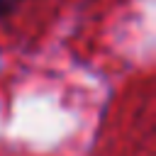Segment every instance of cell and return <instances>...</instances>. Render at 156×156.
Masks as SVG:
<instances>
[{
    "label": "cell",
    "instance_id": "6da1fadb",
    "mask_svg": "<svg viewBox=\"0 0 156 156\" xmlns=\"http://www.w3.org/2000/svg\"><path fill=\"white\" fill-rule=\"evenodd\" d=\"M15 5H17V0H0V20L7 17V15L15 10Z\"/></svg>",
    "mask_w": 156,
    "mask_h": 156
}]
</instances>
